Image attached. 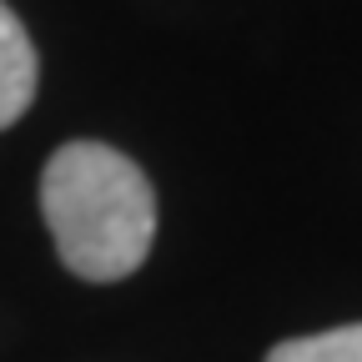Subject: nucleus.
Instances as JSON below:
<instances>
[{"label": "nucleus", "instance_id": "3", "mask_svg": "<svg viewBox=\"0 0 362 362\" xmlns=\"http://www.w3.org/2000/svg\"><path fill=\"white\" fill-rule=\"evenodd\" d=\"M262 362H362V322L327 327V332H307L277 342Z\"/></svg>", "mask_w": 362, "mask_h": 362}, {"label": "nucleus", "instance_id": "2", "mask_svg": "<svg viewBox=\"0 0 362 362\" xmlns=\"http://www.w3.org/2000/svg\"><path fill=\"white\" fill-rule=\"evenodd\" d=\"M35 81H40V61L35 45L21 25V16L0 0V131L16 126L30 101H35Z\"/></svg>", "mask_w": 362, "mask_h": 362}, {"label": "nucleus", "instance_id": "1", "mask_svg": "<svg viewBox=\"0 0 362 362\" xmlns=\"http://www.w3.org/2000/svg\"><path fill=\"white\" fill-rule=\"evenodd\" d=\"M40 216L81 282H126L156 242L151 176L106 141H66L40 171Z\"/></svg>", "mask_w": 362, "mask_h": 362}]
</instances>
